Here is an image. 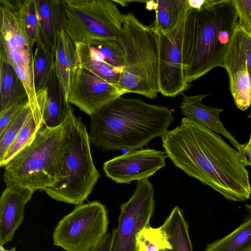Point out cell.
<instances>
[{"mask_svg": "<svg viewBox=\"0 0 251 251\" xmlns=\"http://www.w3.org/2000/svg\"><path fill=\"white\" fill-rule=\"evenodd\" d=\"M161 138L168 157L188 176L227 200L249 199L251 184L246 162L218 133L185 117Z\"/></svg>", "mask_w": 251, "mask_h": 251, "instance_id": "obj_1", "label": "cell"}, {"mask_svg": "<svg viewBox=\"0 0 251 251\" xmlns=\"http://www.w3.org/2000/svg\"><path fill=\"white\" fill-rule=\"evenodd\" d=\"M90 116L91 143L109 151H133L162 137L175 120L171 109L138 99L120 97Z\"/></svg>", "mask_w": 251, "mask_h": 251, "instance_id": "obj_2", "label": "cell"}, {"mask_svg": "<svg viewBox=\"0 0 251 251\" xmlns=\"http://www.w3.org/2000/svg\"><path fill=\"white\" fill-rule=\"evenodd\" d=\"M238 19L233 0H205L198 10L188 7L181 29L182 64L188 83L222 67Z\"/></svg>", "mask_w": 251, "mask_h": 251, "instance_id": "obj_3", "label": "cell"}, {"mask_svg": "<svg viewBox=\"0 0 251 251\" xmlns=\"http://www.w3.org/2000/svg\"><path fill=\"white\" fill-rule=\"evenodd\" d=\"M62 127L57 181L43 191L57 201L78 205L92 192L100 175L92 159L86 127L74 110Z\"/></svg>", "mask_w": 251, "mask_h": 251, "instance_id": "obj_4", "label": "cell"}, {"mask_svg": "<svg viewBox=\"0 0 251 251\" xmlns=\"http://www.w3.org/2000/svg\"><path fill=\"white\" fill-rule=\"evenodd\" d=\"M124 19L118 40L124 51L125 66L118 85L126 94L135 93L154 99L159 93L156 30L131 12L124 14Z\"/></svg>", "mask_w": 251, "mask_h": 251, "instance_id": "obj_5", "label": "cell"}, {"mask_svg": "<svg viewBox=\"0 0 251 251\" xmlns=\"http://www.w3.org/2000/svg\"><path fill=\"white\" fill-rule=\"evenodd\" d=\"M62 136V125L50 128L43 124L32 141L4 166L6 186L34 191L53 186L57 181Z\"/></svg>", "mask_w": 251, "mask_h": 251, "instance_id": "obj_6", "label": "cell"}, {"mask_svg": "<svg viewBox=\"0 0 251 251\" xmlns=\"http://www.w3.org/2000/svg\"><path fill=\"white\" fill-rule=\"evenodd\" d=\"M63 30L76 43L121 36L124 14L112 0H61Z\"/></svg>", "mask_w": 251, "mask_h": 251, "instance_id": "obj_7", "label": "cell"}, {"mask_svg": "<svg viewBox=\"0 0 251 251\" xmlns=\"http://www.w3.org/2000/svg\"><path fill=\"white\" fill-rule=\"evenodd\" d=\"M108 223V211L100 202L78 205L58 222L53 244L66 251H90L106 234Z\"/></svg>", "mask_w": 251, "mask_h": 251, "instance_id": "obj_8", "label": "cell"}, {"mask_svg": "<svg viewBox=\"0 0 251 251\" xmlns=\"http://www.w3.org/2000/svg\"><path fill=\"white\" fill-rule=\"evenodd\" d=\"M0 56L23 83L31 106L38 104L34 83L33 48L17 18L0 5Z\"/></svg>", "mask_w": 251, "mask_h": 251, "instance_id": "obj_9", "label": "cell"}, {"mask_svg": "<svg viewBox=\"0 0 251 251\" xmlns=\"http://www.w3.org/2000/svg\"><path fill=\"white\" fill-rule=\"evenodd\" d=\"M154 208L152 184L148 178L138 180L132 196L120 207L118 225L113 229L112 251H136L137 237L150 225Z\"/></svg>", "mask_w": 251, "mask_h": 251, "instance_id": "obj_10", "label": "cell"}, {"mask_svg": "<svg viewBox=\"0 0 251 251\" xmlns=\"http://www.w3.org/2000/svg\"><path fill=\"white\" fill-rule=\"evenodd\" d=\"M222 67L229 78L236 106L244 111L251 105V34L237 25L224 58Z\"/></svg>", "mask_w": 251, "mask_h": 251, "instance_id": "obj_11", "label": "cell"}, {"mask_svg": "<svg viewBox=\"0 0 251 251\" xmlns=\"http://www.w3.org/2000/svg\"><path fill=\"white\" fill-rule=\"evenodd\" d=\"M184 18L169 32L155 29L158 48L159 93L165 97H175L191 86L185 79L182 64L181 29Z\"/></svg>", "mask_w": 251, "mask_h": 251, "instance_id": "obj_12", "label": "cell"}, {"mask_svg": "<svg viewBox=\"0 0 251 251\" xmlns=\"http://www.w3.org/2000/svg\"><path fill=\"white\" fill-rule=\"evenodd\" d=\"M125 94L118 85L105 81L80 65L71 81L68 101L91 116Z\"/></svg>", "mask_w": 251, "mask_h": 251, "instance_id": "obj_13", "label": "cell"}, {"mask_svg": "<svg viewBox=\"0 0 251 251\" xmlns=\"http://www.w3.org/2000/svg\"><path fill=\"white\" fill-rule=\"evenodd\" d=\"M165 152L154 149L127 151L103 163L106 176L117 183L148 178L166 166Z\"/></svg>", "mask_w": 251, "mask_h": 251, "instance_id": "obj_14", "label": "cell"}, {"mask_svg": "<svg viewBox=\"0 0 251 251\" xmlns=\"http://www.w3.org/2000/svg\"><path fill=\"white\" fill-rule=\"evenodd\" d=\"M33 190L16 185H8L0 198V246L12 240L22 224L25 205Z\"/></svg>", "mask_w": 251, "mask_h": 251, "instance_id": "obj_15", "label": "cell"}, {"mask_svg": "<svg viewBox=\"0 0 251 251\" xmlns=\"http://www.w3.org/2000/svg\"><path fill=\"white\" fill-rule=\"evenodd\" d=\"M43 124L50 128L63 125L73 109L66 100L55 70L47 85L36 92Z\"/></svg>", "mask_w": 251, "mask_h": 251, "instance_id": "obj_16", "label": "cell"}, {"mask_svg": "<svg viewBox=\"0 0 251 251\" xmlns=\"http://www.w3.org/2000/svg\"><path fill=\"white\" fill-rule=\"evenodd\" d=\"M208 94L195 96L183 95L180 108L186 117L205 126L214 131L225 137L238 151L243 148L235 138L225 128L219 119L223 109L206 106L202 100Z\"/></svg>", "mask_w": 251, "mask_h": 251, "instance_id": "obj_17", "label": "cell"}, {"mask_svg": "<svg viewBox=\"0 0 251 251\" xmlns=\"http://www.w3.org/2000/svg\"><path fill=\"white\" fill-rule=\"evenodd\" d=\"M40 38L55 56L58 38L63 30L61 0H36Z\"/></svg>", "mask_w": 251, "mask_h": 251, "instance_id": "obj_18", "label": "cell"}, {"mask_svg": "<svg viewBox=\"0 0 251 251\" xmlns=\"http://www.w3.org/2000/svg\"><path fill=\"white\" fill-rule=\"evenodd\" d=\"M80 62L76 43L64 30L59 33L55 56V70L68 100L72 78Z\"/></svg>", "mask_w": 251, "mask_h": 251, "instance_id": "obj_19", "label": "cell"}, {"mask_svg": "<svg viewBox=\"0 0 251 251\" xmlns=\"http://www.w3.org/2000/svg\"><path fill=\"white\" fill-rule=\"evenodd\" d=\"M28 100L26 90L14 70L0 56V112Z\"/></svg>", "mask_w": 251, "mask_h": 251, "instance_id": "obj_20", "label": "cell"}, {"mask_svg": "<svg viewBox=\"0 0 251 251\" xmlns=\"http://www.w3.org/2000/svg\"><path fill=\"white\" fill-rule=\"evenodd\" d=\"M17 18L32 47L40 37L36 0H0Z\"/></svg>", "mask_w": 251, "mask_h": 251, "instance_id": "obj_21", "label": "cell"}, {"mask_svg": "<svg viewBox=\"0 0 251 251\" xmlns=\"http://www.w3.org/2000/svg\"><path fill=\"white\" fill-rule=\"evenodd\" d=\"M245 210L244 221L236 229L208 244L203 251H251V204Z\"/></svg>", "mask_w": 251, "mask_h": 251, "instance_id": "obj_22", "label": "cell"}, {"mask_svg": "<svg viewBox=\"0 0 251 251\" xmlns=\"http://www.w3.org/2000/svg\"><path fill=\"white\" fill-rule=\"evenodd\" d=\"M162 227L171 246L160 251H193L188 225L178 206L174 208Z\"/></svg>", "mask_w": 251, "mask_h": 251, "instance_id": "obj_23", "label": "cell"}, {"mask_svg": "<svg viewBox=\"0 0 251 251\" xmlns=\"http://www.w3.org/2000/svg\"><path fill=\"white\" fill-rule=\"evenodd\" d=\"M188 8L187 0H161L155 1L154 24L155 29L169 32L183 20Z\"/></svg>", "mask_w": 251, "mask_h": 251, "instance_id": "obj_24", "label": "cell"}, {"mask_svg": "<svg viewBox=\"0 0 251 251\" xmlns=\"http://www.w3.org/2000/svg\"><path fill=\"white\" fill-rule=\"evenodd\" d=\"M31 108V111L18 135L4 154L0 158L1 167H4L10 160L32 142L43 125L39 104Z\"/></svg>", "mask_w": 251, "mask_h": 251, "instance_id": "obj_25", "label": "cell"}, {"mask_svg": "<svg viewBox=\"0 0 251 251\" xmlns=\"http://www.w3.org/2000/svg\"><path fill=\"white\" fill-rule=\"evenodd\" d=\"M33 57L34 83L36 92L44 88L55 71V55L44 45L40 38L36 42Z\"/></svg>", "mask_w": 251, "mask_h": 251, "instance_id": "obj_26", "label": "cell"}, {"mask_svg": "<svg viewBox=\"0 0 251 251\" xmlns=\"http://www.w3.org/2000/svg\"><path fill=\"white\" fill-rule=\"evenodd\" d=\"M85 44L95 57L122 73L125 66L124 54L118 39L96 40Z\"/></svg>", "mask_w": 251, "mask_h": 251, "instance_id": "obj_27", "label": "cell"}, {"mask_svg": "<svg viewBox=\"0 0 251 251\" xmlns=\"http://www.w3.org/2000/svg\"><path fill=\"white\" fill-rule=\"evenodd\" d=\"M76 45L82 66L105 81L118 85L122 73L121 71L95 57L90 52L87 44L78 43Z\"/></svg>", "mask_w": 251, "mask_h": 251, "instance_id": "obj_28", "label": "cell"}, {"mask_svg": "<svg viewBox=\"0 0 251 251\" xmlns=\"http://www.w3.org/2000/svg\"><path fill=\"white\" fill-rule=\"evenodd\" d=\"M171 246L162 226L155 228L149 225L136 238V251H160Z\"/></svg>", "mask_w": 251, "mask_h": 251, "instance_id": "obj_29", "label": "cell"}, {"mask_svg": "<svg viewBox=\"0 0 251 251\" xmlns=\"http://www.w3.org/2000/svg\"><path fill=\"white\" fill-rule=\"evenodd\" d=\"M29 101L0 133V158L4 154L14 141L31 111Z\"/></svg>", "mask_w": 251, "mask_h": 251, "instance_id": "obj_30", "label": "cell"}, {"mask_svg": "<svg viewBox=\"0 0 251 251\" xmlns=\"http://www.w3.org/2000/svg\"><path fill=\"white\" fill-rule=\"evenodd\" d=\"M239 21L237 25L251 34V0H233Z\"/></svg>", "mask_w": 251, "mask_h": 251, "instance_id": "obj_31", "label": "cell"}, {"mask_svg": "<svg viewBox=\"0 0 251 251\" xmlns=\"http://www.w3.org/2000/svg\"><path fill=\"white\" fill-rule=\"evenodd\" d=\"M29 101L28 100L17 102L0 112V133L4 130L12 120Z\"/></svg>", "mask_w": 251, "mask_h": 251, "instance_id": "obj_32", "label": "cell"}, {"mask_svg": "<svg viewBox=\"0 0 251 251\" xmlns=\"http://www.w3.org/2000/svg\"><path fill=\"white\" fill-rule=\"evenodd\" d=\"M114 232L107 233L101 240L90 251H112Z\"/></svg>", "mask_w": 251, "mask_h": 251, "instance_id": "obj_33", "label": "cell"}, {"mask_svg": "<svg viewBox=\"0 0 251 251\" xmlns=\"http://www.w3.org/2000/svg\"><path fill=\"white\" fill-rule=\"evenodd\" d=\"M239 152L243 156L247 166H251V134L249 142L243 144V148Z\"/></svg>", "mask_w": 251, "mask_h": 251, "instance_id": "obj_34", "label": "cell"}, {"mask_svg": "<svg viewBox=\"0 0 251 251\" xmlns=\"http://www.w3.org/2000/svg\"><path fill=\"white\" fill-rule=\"evenodd\" d=\"M205 0H187L188 7L191 9L198 10L203 5Z\"/></svg>", "mask_w": 251, "mask_h": 251, "instance_id": "obj_35", "label": "cell"}, {"mask_svg": "<svg viewBox=\"0 0 251 251\" xmlns=\"http://www.w3.org/2000/svg\"><path fill=\"white\" fill-rule=\"evenodd\" d=\"M0 251H16V248L14 247L9 250H6L3 246H0Z\"/></svg>", "mask_w": 251, "mask_h": 251, "instance_id": "obj_36", "label": "cell"}, {"mask_svg": "<svg viewBox=\"0 0 251 251\" xmlns=\"http://www.w3.org/2000/svg\"><path fill=\"white\" fill-rule=\"evenodd\" d=\"M249 118H251V114H250V116H249Z\"/></svg>", "mask_w": 251, "mask_h": 251, "instance_id": "obj_37", "label": "cell"}]
</instances>
